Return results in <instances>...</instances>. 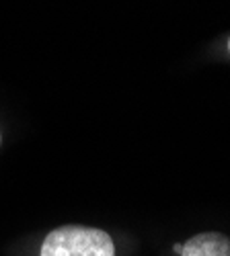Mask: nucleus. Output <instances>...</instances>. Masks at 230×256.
<instances>
[{"label": "nucleus", "mask_w": 230, "mask_h": 256, "mask_svg": "<svg viewBox=\"0 0 230 256\" xmlns=\"http://www.w3.org/2000/svg\"><path fill=\"white\" fill-rule=\"evenodd\" d=\"M41 256H115V244L99 228L62 226L46 236Z\"/></svg>", "instance_id": "1"}, {"label": "nucleus", "mask_w": 230, "mask_h": 256, "mask_svg": "<svg viewBox=\"0 0 230 256\" xmlns=\"http://www.w3.org/2000/svg\"><path fill=\"white\" fill-rule=\"evenodd\" d=\"M181 256H230V238L218 232H205L183 244Z\"/></svg>", "instance_id": "2"}, {"label": "nucleus", "mask_w": 230, "mask_h": 256, "mask_svg": "<svg viewBox=\"0 0 230 256\" xmlns=\"http://www.w3.org/2000/svg\"><path fill=\"white\" fill-rule=\"evenodd\" d=\"M173 250H175V252H179V254H181V250H183V244H175V246H173Z\"/></svg>", "instance_id": "3"}, {"label": "nucleus", "mask_w": 230, "mask_h": 256, "mask_svg": "<svg viewBox=\"0 0 230 256\" xmlns=\"http://www.w3.org/2000/svg\"><path fill=\"white\" fill-rule=\"evenodd\" d=\"M228 52H230V39H228Z\"/></svg>", "instance_id": "4"}, {"label": "nucleus", "mask_w": 230, "mask_h": 256, "mask_svg": "<svg viewBox=\"0 0 230 256\" xmlns=\"http://www.w3.org/2000/svg\"><path fill=\"white\" fill-rule=\"evenodd\" d=\"M0 142H3V138H0Z\"/></svg>", "instance_id": "5"}]
</instances>
